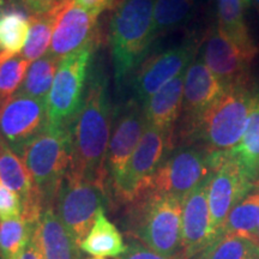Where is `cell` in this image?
<instances>
[{
	"label": "cell",
	"instance_id": "obj_5",
	"mask_svg": "<svg viewBox=\"0 0 259 259\" xmlns=\"http://www.w3.org/2000/svg\"><path fill=\"white\" fill-rule=\"evenodd\" d=\"M71 127L50 125L25 149L23 158L41 194L44 206L53 204L71 167Z\"/></svg>",
	"mask_w": 259,
	"mask_h": 259
},
{
	"label": "cell",
	"instance_id": "obj_10",
	"mask_svg": "<svg viewBox=\"0 0 259 259\" xmlns=\"http://www.w3.org/2000/svg\"><path fill=\"white\" fill-rule=\"evenodd\" d=\"M48 126L47 101L15 94L0 106V136L18 156Z\"/></svg>",
	"mask_w": 259,
	"mask_h": 259
},
{
	"label": "cell",
	"instance_id": "obj_38",
	"mask_svg": "<svg viewBox=\"0 0 259 259\" xmlns=\"http://www.w3.org/2000/svg\"><path fill=\"white\" fill-rule=\"evenodd\" d=\"M5 143H4V141H3V138H2V136H0V154H2V151H3V149L5 148Z\"/></svg>",
	"mask_w": 259,
	"mask_h": 259
},
{
	"label": "cell",
	"instance_id": "obj_26",
	"mask_svg": "<svg viewBox=\"0 0 259 259\" xmlns=\"http://www.w3.org/2000/svg\"><path fill=\"white\" fill-rule=\"evenodd\" d=\"M61 59L50 54L30 64L24 82L16 94L47 101Z\"/></svg>",
	"mask_w": 259,
	"mask_h": 259
},
{
	"label": "cell",
	"instance_id": "obj_34",
	"mask_svg": "<svg viewBox=\"0 0 259 259\" xmlns=\"http://www.w3.org/2000/svg\"><path fill=\"white\" fill-rule=\"evenodd\" d=\"M77 5L82 6V8L89 10V11L97 12L101 14L108 8H111L113 3L115 0H73Z\"/></svg>",
	"mask_w": 259,
	"mask_h": 259
},
{
	"label": "cell",
	"instance_id": "obj_30",
	"mask_svg": "<svg viewBox=\"0 0 259 259\" xmlns=\"http://www.w3.org/2000/svg\"><path fill=\"white\" fill-rule=\"evenodd\" d=\"M30 63L21 54L0 64V103L18 92L24 82Z\"/></svg>",
	"mask_w": 259,
	"mask_h": 259
},
{
	"label": "cell",
	"instance_id": "obj_11",
	"mask_svg": "<svg viewBox=\"0 0 259 259\" xmlns=\"http://www.w3.org/2000/svg\"><path fill=\"white\" fill-rule=\"evenodd\" d=\"M255 184L244 169L225 154L219 167L210 178L208 202L211 219V242L218 238L223 223L232 209L254 189ZM209 242V244H210Z\"/></svg>",
	"mask_w": 259,
	"mask_h": 259
},
{
	"label": "cell",
	"instance_id": "obj_37",
	"mask_svg": "<svg viewBox=\"0 0 259 259\" xmlns=\"http://www.w3.org/2000/svg\"><path fill=\"white\" fill-rule=\"evenodd\" d=\"M251 5H253L255 10H257V12L259 14V0H250Z\"/></svg>",
	"mask_w": 259,
	"mask_h": 259
},
{
	"label": "cell",
	"instance_id": "obj_25",
	"mask_svg": "<svg viewBox=\"0 0 259 259\" xmlns=\"http://www.w3.org/2000/svg\"><path fill=\"white\" fill-rule=\"evenodd\" d=\"M191 259H259V244L239 235H220Z\"/></svg>",
	"mask_w": 259,
	"mask_h": 259
},
{
	"label": "cell",
	"instance_id": "obj_12",
	"mask_svg": "<svg viewBox=\"0 0 259 259\" xmlns=\"http://www.w3.org/2000/svg\"><path fill=\"white\" fill-rule=\"evenodd\" d=\"M145 126L147 121L143 105L134 97L118 113L109 139L106 170L113 190L120 184L130 158L143 136Z\"/></svg>",
	"mask_w": 259,
	"mask_h": 259
},
{
	"label": "cell",
	"instance_id": "obj_9",
	"mask_svg": "<svg viewBox=\"0 0 259 259\" xmlns=\"http://www.w3.org/2000/svg\"><path fill=\"white\" fill-rule=\"evenodd\" d=\"M170 136L148 125L130 158L124 177L114 190L122 202H136L147 193L151 178L156 173L170 147Z\"/></svg>",
	"mask_w": 259,
	"mask_h": 259
},
{
	"label": "cell",
	"instance_id": "obj_14",
	"mask_svg": "<svg viewBox=\"0 0 259 259\" xmlns=\"http://www.w3.org/2000/svg\"><path fill=\"white\" fill-rule=\"evenodd\" d=\"M100 14L65 0L57 9V22L47 54L59 59L96 41Z\"/></svg>",
	"mask_w": 259,
	"mask_h": 259
},
{
	"label": "cell",
	"instance_id": "obj_1",
	"mask_svg": "<svg viewBox=\"0 0 259 259\" xmlns=\"http://www.w3.org/2000/svg\"><path fill=\"white\" fill-rule=\"evenodd\" d=\"M112 106L105 73H90L80 109L71 125V173L105 187L112 132Z\"/></svg>",
	"mask_w": 259,
	"mask_h": 259
},
{
	"label": "cell",
	"instance_id": "obj_39",
	"mask_svg": "<svg viewBox=\"0 0 259 259\" xmlns=\"http://www.w3.org/2000/svg\"><path fill=\"white\" fill-rule=\"evenodd\" d=\"M255 240L259 244V226H258V229H257V234H255Z\"/></svg>",
	"mask_w": 259,
	"mask_h": 259
},
{
	"label": "cell",
	"instance_id": "obj_27",
	"mask_svg": "<svg viewBox=\"0 0 259 259\" xmlns=\"http://www.w3.org/2000/svg\"><path fill=\"white\" fill-rule=\"evenodd\" d=\"M196 0H156L154 9V38L183 27L192 17Z\"/></svg>",
	"mask_w": 259,
	"mask_h": 259
},
{
	"label": "cell",
	"instance_id": "obj_23",
	"mask_svg": "<svg viewBox=\"0 0 259 259\" xmlns=\"http://www.w3.org/2000/svg\"><path fill=\"white\" fill-rule=\"evenodd\" d=\"M30 31V17L22 10L10 9L0 17V64L22 53Z\"/></svg>",
	"mask_w": 259,
	"mask_h": 259
},
{
	"label": "cell",
	"instance_id": "obj_33",
	"mask_svg": "<svg viewBox=\"0 0 259 259\" xmlns=\"http://www.w3.org/2000/svg\"><path fill=\"white\" fill-rule=\"evenodd\" d=\"M64 2L65 0H23L25 8L30 10L34 16L48 14Z\"/></svg>",
	"mask_w": 259,
	"mask_h": 259
},
{
	"label": "cell",
	"instance_id": "obj_42",
	"mask_svg": "<svg viewBox=\"0 0 259 259\" xmlns=\"http://www.w3.org/2000/svg\"><path fill=\"white\" fill-rule=\"evenodd\" d=\"M0 259H2V258H0Z\"/></svg>",
	"mask_w": 259,
	"mask_h": 259
},
{
	"label": "cell",
	"instance_id": "obj_3",
	"mask_svg": "<svg viewBox=\"0 0 259 259\" xmlns=\"http://www.w3.org/2000/svg\"><path fill=\"white\" fill-rule=\"evenodd\" d=\"M254 94L244 84L227 87L226 92L199 119L193 136L206 145L209 153L228 154L239 142L247 125Z\"/></svg>",
	"mask_w": 259,
	"mask_h": 259
},
{
	"label": "cell",
	"instance_id": "obj_19",
	"mask_svg": "<svg viewBox=\"0 0 259 259\" xmlns=\"http://www.w3.org/2000/svg\"><path fill=\"white\" fill-rule=\"evenodd\" d=\"M184 82L185 72L162 87L143 103L147 124L170 137L176 122L183 112Z\"/></svg>",
	"mask_w": 259,
	"mask_h": 259
},
{
	"label": "cell",
	"instance_id": "obj_18",
	"mask_svg": "<svg viewBox=\"0 0 259 259\" xmlns=\"http://www.w3.org/2000/svg\"><path fill=\"white\" fill-rule=\"evenodd\" d=\"M32 238L44 259H82V250L58 218L53 204L42 208Z\"/></svg>",
	"mask_w": 259,
	"mask_h": 259
},
{
	"label": "cell",
	"instance_id": "obj_20",
	"mask_svg": "<svg viewBox=\"0 0 259 259\" xmlns=\"http://www.w3.org/2000/svg\"><path fill=\"white\" fill-rule=\"evenodd\" d=\"M80 250L97 258H118L127 250L121 233L100 210L88 235L79 244Z\"/></svg>",
	"mask_w": 259,
	"mask_h": 259
},
{
	"label": "cell",
	"instance_id": "obj_32",
	"mask_svg": "<svg viewBox=\"0 0 259 259\" xmlns=\"http://www.w3.org/2000/svg\"><path fill=\"white\" fill-rule=\"evenodd\" d=\"M115 259H184L181 255L179 257H164L156 253V252L149 250L143 244H141L136 239L130 240L127 245V250L124 254Z\"/></svg>",
	"mask_w": 259,
	"mask_h": 259
},
{
	"label": "cell",
	"instance_id": "obj_4",
	"mask_svg": "<svg viewBox=\"0 0 259 259\" xmlns=\"http://www.w3.org/2000/svg\"><path fill=\"white\" fill-rule=\"evenodd\" d=\"M139 199L142 203L132 226L137 240L164 257H183V199L154 193Z\"/></svg>",
	"mask_w": 259,
	"mask_h": 259
},
{
	"label": "cell",
	"instance_id": "obj_22",
	"mask_svg": "<svg viewBox=\"0 0 259 259\" xmlns=\"http://www.w3.org/2000/svg\"><path fill=\"white\" fill-rule=\"evenodd\" d=\"M259 226V180L254 189L239 202L223 223L219 235H239L255 240ZM257 241V240H255Z\"/></svg>",
	"mask_w": 259,
	"mask_h": 259
},
{
	"label": "cell",
	"instance_id": "obj_29",
	"mask_svg": "<svg viewBox=\"0 0 259 259\" xmlns=\"http://www.w3.org/2000/svg\"><path fill=\"white\" fill-rule=\"evenodd\" d=\"M34 227L22 216L0 222V258L17 259L31 239Z\"/></svg>",
	"mask_w": 259,
	"mask_h": 259
},
{
	"label": "cell",
	"instance_id": "obj_35",
	"mask_svg": "<svg viewBox=\"0 0 259 259\" xmlns=\"http://www.w3.org/2000/svg\"><path fill=\"white\" fill-rule=\"evenodd\" d=\"M17 259H44L40 250H38L36 242H35L32 236L30 240H29L27 246L23 248V251L21 252V254H19V257Z\"/></svg>",
	"mask_w": 259,
	"mask_h": 259
},
{
	"label": "cell",
	"instance_id": "obj_2",
	"mask_svg": "<svg viewBox=\"0 0 259 259\" xmlns=\"http://www.w3.org/2000/svg\"><path fill=\"white\" fill-rule=\"evenodd\" d=\"M156 0H116L109 24V45L116 85L141 66L154 38Z\"/></svg>",
	"mask_w": 259,
	"mask_h": 259
},
{
	"label": "cell",
	"instance_id": "obj_41",
	"mask_svg": "<svg viewBox=\"0 0 259 259\" xmlns=\"http://www.w3.org/2000/svg\"><path fill=\"white\" fill-rule=\"evenodd\" d=\"M0 106H2V103H0Z\"/></svg>",
	"mask_w": 259,
	"mask_h": 259
},
{
	"label": "cell",
	"instance_id": "obj_17",
	"mask_svg": "<svg viewBox=\"0 0 259 259\" xmlns=\"http://www.w3.org/2000/svg\"><path fill=\"white\" fill-rule=\"evenodd\" d=\"M210 176L183 200V240L181 253L191 259L211 240V219L208 202Z\"/></svg>",
	"mask_w": 259,
	"mask_h": 259
},
{
	"label": "cell",
	"instance_id": "obj_36",
	"mask_svg": "<svg viewBox=\"0 0 259 259\" xmlns=\"http://www.w3.org/2000/svg\"><path fill=\"white\" fill-rule=\"evenodd\" d=\"M12 8H15L14 2H12V0H0V17H2L6 11H9V10Z\"/></svg>",
	"mask_w": 259,
	"mask_h": 259
},
{
	"label": "cell",
	"instance_id": "obj_6",
	"mask_svg": "<svg viewBox=\"0 0 259 259\" xmlns=\"http://www.w3.org/2000/svg\"><path fill=\"white\" fill-rule=\"evenodd\" d=\"M97 42L61 59L47 97L48 124L71 127L82 106Z\"/></svg>",
	"mask_w": 259,
	"mask_h": 259
},
{
	"label": "cell",
	"instance_id": "obj_40",
	"mask_svg": "<svg viewBox=\"0 0 259 259\" xmlns=\"http://www.w3.org/2000/svg\"><path fill=\"white\" fill-rule=\"evenodd\" d=\"M89 259H105V258H97V257H95V258H89Z\"/></svg>",
	"mask_w": 259,
	"mask_h": 259
},
{
	"label": "cell",
	"instance_id": "obj_16",
	"mask_svg": "<svg viewBox=\"0 0 259 259\" xmlns=\"http://www.w3.org/2000/svg\"><path fill=\"white\" fill-rule=\"evenodd\" d=\"M226 89L225 84L204 64L202 58H196L191 63L185 71L183 101L187 136L193 135L199 119Z\"/></svg>",
	"mask_w": 259,
	"mask_h": 259
},
{
	"label": "cell",
	"instance_id": "obj_15",
	"mask_svg": "<svg viewBox=\"0 0 259 259\" xmlns=\"http://www.w3.org/2000/svg\"><path fill=\"white\" fill-rule=\"evenodd\" d=\"M258 51L248 50L216 27L202 47V60L227 87L244 84L248 65Z\"/></svg>",
	"mask_w": 259,
	"mask_h": 259
},
{
	"label": "cell",
	"instance_id": "obj_28",
	"mask_svg": "<svg viewBox=\"0 0 259 259\" xmlns=\"http://www.w3.org/2000/svg\"><path fill=\"white\" fill-rule=\"evenodd\" d=\"M57 9L40 16L30 17V31L21 56L34 63L48 53L57 22Z\"/></svg>",
	"mask_w": 259,
	"mask_h": 259
},
{
	"label": "cell",
	"instance_id": "obj_13",
	"mask_svg": "<svg viewBox=\"0 0 259 259\" xmlns=\"http://www.w3.org/2000/svg\"><path fill=\"white\" fill-rule=\"evenodd\" d=\"M198 46L193 40L183 42L179 46L149 57L138 70L134 79L135 99L143 103L157 90L184 73L196 59Z\"/></svg>",
	"mask_w": 259,
	"mask_h": 259
},
{
	"label": "cell",
	"instance_id": "obj_8",
	"mask_svg": "<svg viewBox=\"0 0 259 259\" xmlns=\"http://www.w3.org/2000/svg\"><path fill=\"white\" fill-rule=\"evenodd\" d=\"M213 170L215 166L208 150L193 147L178 148L162 161L151 178L147 193L173 196L184 200Z\"/></svg>",
	"mask_w": 259,
	"mask_h": 259
},
{
	"label": "cell",
	"instance_id": "obj_24",
	"mask_svg": "<svg viewBox=\"0 0 259 259\" xmlns=\"http://www.w3.org/2000/svg\"><path fill=\"white\" fill-rule=\"evenodd\" d=\"M250 5V0H216L218 27L241 46L258 51L245 21L246 10Z\"/></svg>",
	"mask_w": 259,
	"mask_h": 259
},
{
	"label": "cell",
	"instance_id": "obj_31",
	"mask_svg": "<svg viewBox=\"0 0 259 259\" xmlns=\"http://www.w3.org/2000/svg\"><path fill=\"white\" fill-rule=\"evenodd\" d=\"M22 216V202L19 197L0 183V222Z\"/></svg>",
	"mask_w": 259,
	"mask_h": 259
},
{
	"label": "cell",
	"instance_id": "obj_21",
	"mask_svg": "<svg viewBox=\"0 0 259 259\" xmlns=\"http://www.w3.org/2000/svg\"><path fill=\"white\" fill-rule=\"evenodd\" d=\"M250 179L257 184L259 180V94L252 100L247 125L239 144L228 153Z\"/></svg>",
	"mask_w": 259,
	"mask_h": 259
},
{
	"label": "cell",
	"instance_id": "obj_7",
	"mask_svg": "<svg viewBox=\"0 0 259 259\" xmlns=\"http://www.w3.org/2000/svg\"><path fill=\"white\" fill-rule=\"evenodd\" d=\"M105 187L69 170L57 192L54 209L65 228L79 245L95 223L100 210H105Z\"/></svg>",
	"mask_w": 259,
	"mask_h": 259
}]
</instances>
